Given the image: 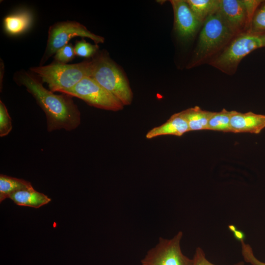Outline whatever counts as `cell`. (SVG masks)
Masks as SVG:
<instances>
[{"label": "cell", "mask_w": 265, "mask_h": 265, "mask_svg": "<svg viewBox=\"0 0 265 265\" xmlns=\"http://www.w3.org/2000/svg\"><path fill=\"white\" fill-rule=\"evenodd\" d=\"M14 81L25 86L45 113L49 132L70 131L80 124V112L68 95H56L45 88L33 73L21 70L15 73Z\"/></svg>", "instance_id": "obj_1"}, {"label": "cell", "mask_w": 265, "mask_h": 265, "mask_svg": "<svg viewBox=\"0 0 265 265\" xmlns=\"http://www.w3.org/2000/svg\"><path fill=\"white\" fill-rule=\"evenodd\" d=\"M236 36L221 17L218 9L204 22L188 69L211 61Z\"/></svg>", "instance_id": "obj_2"}, {"label": "cell", "mask_w": 265, "mask_h": 265, "mask_svg": "<svg viewBox=\"0 0 265 265\" xmlns=\"http://www.w3.org/2000/svg\"><path fill=\"white\" fill-rule=\"evenodd\" d=\"M92 59L75 64H63L55 62L48 65L30 68L38 75L43 82L46 83L53 92L69 90L85 77H91Z\"/></svg>", "instance_id": "obj_3"}, {"label": "cell", "mask_w": 265, "mask_h": 265, "mask_svg": "<svg viewBox=\"0 0 265 265\" xmlns=\"http://www.w3.org/2000/svg\"><path fill=\"white\" fill-rule=\"evenodd\" d=\"M92 59L91 77L116 97L124 106L131 105L133 95L129 81L108 54L104 51L97 53Z\"/></svg>", "instance_id": "obj_4"}, {"label": "cell", "mask_w": 265, "mask_h": 265, "mask_svg": "<svg viewBox=\"0 0 265 265\" xmlns=\"http://www.w3.org/2000/svg\"><path fill=\"white\" fill-rule=\"evenodd\" d=\"M263 47H265V32L245 31L236 36L209 64L224 73L232 75L243 58Z\"/></svg>", "instance_id": "obj_5"}, {"label": "cell", "mask_w": 265, "mask_h": 265, "mask_svg": "<svg viewBox=\"0 0 265 265\" xmlns=\"http://www.w3.org/2000/svg\"><path fill=\"white\" fill-rule=\"evenodd\" d=\"M77 36L90 38L96 44L105 42L103 37L92 33L79 22L70 21L56 22L49 28L47 46L39 66L44 65L58 50L68 44L71 38Z\"/></svg>", "instance_id": "obj_6"}, {"label": "cell", "mask_w": 265, "mask_h": 265, "mask_svg": "<svg viewBox=\"0 0 265 265\" xmlns=\"http://www.w3.org/2000/svg\"><path fill=\"white\" fill-rule=\"evenodd\" d=\"M62 93L77 97L91 106L103 109L116 111L124 108L123 104L116 97L90 77L84 78L73 87Z\"/></svg>", "instance_id": "obj_7"}, {"label": "cell", "mask_w": 265, "mask_h": 265, "mask_svg": "<svg viewBox=\"0 0 265 265\" xmlns=\"http://www.w3.org/2000/svg\"><path fill=\"white\" fill-rule=\"evenodd\" d=\"M183 236V232L179 231L171 239L160 237L157 245L141 260V265H191L192 259L181 250Z\"/></svg>", "instance_id": "obj_8"}, {"label": "cell", "mask_w": 265, "mask_h": 265, "mask_svg": "<svg viewBox=\"0 0 265 265\" xmlns=\"http://www.w3.org/2000/svg\"><path fill=\"white\" fill-rule=\"evenodd\" d=\"M218 11L236 36L248 30L251 20L244 0H219Z\"/></svg>", "instance_id": "obj_9"}, {"label": "cell", "mask_w": 265, "mask_h": 265, "mask_svg": "<svg viewBox=\"0 0 265 265\" xmlns=\"http://www.w3.org/2000/svg\"><path fill=\"white\" fill-rule=\"evenodd\" d=\"M170 1L173 9L174 28L177 35L184 41L191 39L203 24L193 13L186 0Z\"/></svg>", "instance_id": "obj_10"}, {"label": "cell", "mask_w": 265, "mask_h": 265, "mask_svg": "<svg viewBox=\"0 0 265 265\" xmlns=\"http://www.w3.org/2000/svg\"><path fill=\"white\" fill-rule=\"evenodd\" d=\"M230 127L232 132L258 134L265 128V115L234 111L230 119Z\"/></svg>", "instance_id": "obj_11"}, {"label": "cell", "mask_w": 265, "mask_h": 265, "mask_svg": "<svg viewBox=\"0 0 265 265\" xmlns=\"http://www.w3.org/2000/svg\"><path fill=\"white\" fill-rule=\"evenodd\" d=\"M188 124L181 112L173 114L166 122L155 127L146 134L147 139L159 136L173 135L181 136L189 132Z\"/></svg>", "instance_id": "obj_12"}, {"label": "cell", "mask_w": 265, "mask_h": 265, "mask_svg": "<svg viewBox=\"0 0 265 265\" xmlns=\"http://www.w3.org/2000/svg\"><path fill=\"white\" fill-rule=\"evenodd\" d=\"M16 205L39 208L49 203L51 199L47 195L35 190L33 187L18 191L10 197Z\"/></svg>", "instance_id": "obj_13"}, {"label": "cell", "mask_w": 265, "mask_h": 265, "mask_svg": "<svg viewBox=\"0 0 265 265\" xmlns=\"http://www.w3.org/2000/svg\"><path fill=\"white\" fill-rule=\"evenodd\" d=\"M186 121L190 131L207 130L209 121L213 112L195 106L181 111Z\"/></svg>", "instance_id": "obj_14"}, {"label": "cell", "mask_w": 265, "mask_h": 265, "mask_svg": "<svg viewBox=\"0 0 265 265\" xmlns=\"http://www.w3.org/2000/svg\"><path fill=\"white\" fill-rule=\"evenodd\" d=\"M31 20L29 12L22 11L6 16L3 19V26L7 33L17 35L25 31L30 26Z\"/></svg>", "instance_id": "obj_15"}, {"label": "cell", "mask_w": 265, "mask_h": 265, "mask_svg": "<svg viewBox=\"0 0 265 265\" xmlns=\"http://www.w3.org/2000/svg\"><path fill=\"white\" fill-rule=\"evenodd\" d=\"M31 187V183L27 181L0 174V202L9 198L12 194L18 191Z\"/></svg>", "instance_id": "obj_16"}, {"label": "cell", "mask_w": 265, "mask_h": 265, "mask_svg": "<svg viewBox=\"0 0 265 265\" xmlns=\"http://www.w3.org/2000/svg\"><path fill=\"white\" fill-rule=\"evenodd\" d=\"M199 21L206 20L219 8V0H186Z\"/></svg>", "instance_id": "obj_17"}, {"label": "cell", "mask_w": 265, "mask_h": 265, "mask_svg": "<svg viewBox=\"0 0 265 265\" xmlns=\"http://www.w3.org/2000/svg\"><path fill=\"white\" fill-rule=\"evenodd\" d=\"M234 111L223 108L219 112H213L209 121L207 130L224 132H231L230 119Z\"/></svg>", "instance_id": "obj_18"}, {"label": "cell", "mask_w": 265, "mask_h": 265, "mask_svg": "<svg viewBox=\"0 0 265 265\" xmlns=\"http://www.w3.org/2000/svg\"><path fill=\"white\" fill-rule=\"evenodd\" d=\"M246 31L253 33L265 32V0H263L257 9Z\"/></svg>", "instance_id": "obj_19"}, {"label": "cell", "mask_w": 265, "mask_h": 265, "mask_svg": "<svg viewBox=\"0 0 265 265\" xmlns=\"http://www.w3.org/2000/svg\"><path fill=\"white\" fill-rule=\"evenodd\" d=\"M98 49L97 44L92 45L83 39L76 42L74 47L76 55L86 58H92L97 53Z\"/></svg>", "instance_id": "obj_20"}, {"label": "cell", "mask_w": 265, "mask_h": 265, "mask_svg": "<svg viewBox=\"0 0 265 265\" xmlns=\"http://www.w3.org/2000/svg\"><path fill=\"white\" fill-rule=\"evenodd\" d=\"M12 129L11 119L6 107L1 101H0V136L7 135Z\"/></svg>", "instance_id": "obj_21"}, {"label": "cell", "mask_w": 265, "mask_h": 265, "mask_svg": "<svg viewBox=\"0 0 265 265\" xmlns=\"http://www.w3.org/2000/svg\"><path fill=\"white\" fill-rule=\"evenodd\" d=\"M75 55L74 48L71 43H68L56 52L54 58L56 62L66 64L71 61Z\"/></svg>", "instance_id": "obj_22"}, {"label": "cell", "mask_w": 265, "mask_h": 265, "mask_svg": "<svg viewBox=\"0 0 265 265\" xmlns=\"http://www.w3.org/2000/svg\"><path fill=\"white\" fill-rule=\"evenodd\" d=\"M241 254L244 261L252 265H265V263L259 260L254 255L251 246L245 242L244 239L240 240Z\"/></svg>", "instance_id": "obj_23"}, {"label": "cell", "mask_w": 265, "mask_h": 265, "mask_svg": "<svg viewBox=\"0 0 265 265\" xmlns=\"http://www.w3.org/2000/svg\"><path fill=\"white\" fill-rule=\"evenodd\" d=\"M192 259L191 265H215L207 259L204 251L199 247L196 248ZM233 265H244V263L241 261Z\"/></svg>", "instance_id": "obj_24"}, {"label": "cell", "mask_w": 265, "mask_h": 265, "mask_svg": "<svg viewBox=\"0 0 265 265\" xmlns=\"http://www.w3.org/2000/svg\"><path fill=\"white\" fill-rule=\"evenodd\" d=\"M233 231L234 232L235 237L237 239H238L239 240L242 239H244L242 233L238 231H236L235 229H234Z\"/></svg>", "instance_id": "obj_25"}]
</instances>
